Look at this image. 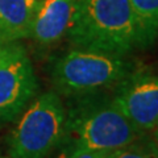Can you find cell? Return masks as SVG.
I'll return each instance as SVG.
<instances>
[{
    "mask_svg": "<svg viewBox=\"0 0 158 158\" xmlns=\"http://www.w3.org/2000/svg\"><path fill=\"white\" fill-rule=\"evenodd\" d=\"M40 0H0V44L28 38Z\"/></svg>",
    "mask_w": 158,
    "mask_h": 158,
    "instance_id": "ba28073f",
    "label": "cell"
},
{
    "mask_svg": "<svg viewBox=\"0 0 158 158\" xmlns=\"http://www.w3.org/2000/svg\"><path fill=\"white\" fill-rule=\"evenodd\" d=\"M37 90V77L27 50L16 42L7 44L0 54V121L19 117Z\"/></svg>",
    "mask_w": 158,
    "mask_h": 158,
    "instance_id": "5b68a950",
    "label": "cell"
},
{
    "mask_svg": "<svg viewBox=\"0 0 158 158\" xmlns=\"http://www.w3.org/2000/svg\"><path fill=\"white\" fill-rule=\"evenodd\" d=\"M112 99L141 135L156 129L158 123V77L133 73L117 86Z\"/></svg>",
    "mask_w": 158,
    "mask_h": 158,
    "instance_id": "8992f818",
    "label": "cell"
},
{
    "mask_svg": "<svg viewBox=\"0 0 158 158\" xmlns=\"http://www.w3.org/2000/svg\"><path fill=\"white\" fill-rule=\"evenodd\" d=\"M66 108L58 94L38 95L21 112L8 136L11 158H48L63 141Z\"/></svg>",
    "mask_w": 158,
    "mask_h": 158,
    "instance_id": "277c9868",
    "label": "cell"
},
{
    "mask_svg": "<svg viewBox=\"0 0 158 158\" xmlns=\"http://www.w3.org/2000/svg\"><path fill=\"white\" fill-rule=\"evenodd\" d=\"M156 140H157V144H158V123L156 125Z\"/></svg>",
    "mask_w": 158,
    "mask_h": 158,
    "instance_id": "7c38bea8",
    "label": "cell"
},
{
    "mask_svg": "<svg viewBox=\"0 0 158 158\" xmlns=\"http://www.w3.org/2000/svg\"><path fill=\"white\" fill-rule=\"evenodd\" d=\"M133 74V63L118 54L74 48L52 67L54 87L63 95L83 96L117 87Z\"/></svg>",
    "mask_w": 158,
    "mask_h": 158,
    "instance_id": "3957f363",
    "label": "cell"
},
{
    "mask_svg": "<svg viewBox=\"0 0 158 158\" xmlns=\"http://www.w3.org/2000/svg\"><path fill=\"white\" fill-rule=\"evenodd\" d=\"M110 152H92L81 149H65L57 158H106Z\"/></svg>",
    "mask_w": 158,
    "mask_h": 158,
    "instance_id": "8fae6325",
    "label": "cell"
},
{
    "mask_svg": "<svg viewBox=\"0 0 158 158\" xmlns=\"http://www.w3.org/2000/svg\"><path fill=\"white\" fill-rule=\"evenodd\" d=\"M106 158H158V144L142 136L132 144L110 152Z\"/></svg>",
    "mask_w": 158,
    "mask_h": 158,
    "instance_id": "30bf717a",
    "label": "cell"
},
{
    "mask_svg": "<svg viewBox=\"0 0 158 158\" xmlns=\"http://www.w3.org/2000/svg\"><path fill=\"white\" fill-rule=\"evenodd\" d=\"M99 92L79 96L81 100L66 111V149L112 152L132 144L141 135L123 115L111 98Z\"/></svg>",
    "mask_w": 158,
    "mask_h": 158,
    "instance_id": "6da1fadb",
    "label": "cell"
},
{
    "mask_svg": "<svg viewBox=\"0 0 158 158\" xmlns=\"http://www.w3.org/2000/svg\"><path fill=\"white\" fill-rule=\"evenodd\" d=\"M77 11V0H40L31 37L42 46H50L67 37Z\"/></svg>",
    "mask_w": 158,
    "mask_h": 158,
    "instance_id": "52a82bcc",
    "label": "cell"
},
{
    "mask_svg": "<svg viewBox=\"0 0 158 158\" xmlns=\"http://www.w3.org/2000/svg\"><path fill=\"white\" fill-rule=\"evenodd\" d=\"M67 38L75 48L125 56L136 46L129 0H77Z\"/></svg>",
    "mask_w": 158,
    "mask_h": 158,
    "instance_id": "7a4b0ae2",
    "label": "cell"
},
{
    "mask_svg": "<svg viewBox=\"0 0 158 158\" xmlns=\"http://www.w3.org/2000/svg\"><path fill=\"white\" fill-rule=\"evenodd\" d=\"M136 25V46L150 48L158 38V0H129Z\"/></svg>",
    "mask_w": 158,
    "mask_h": 158,
    "instance_id": "9c48e42d",
    "label": "cell"
},
{
    "mask_svg": "<svg viewBox=\"0 0 158 158\" xmlns=\"http://www.w3.org/2000/svg\"><path fill=\"white\" fill-rule=\"evenodd\" d=\"M6 45H7V44H0V54L3 53V50H4V48H6Z\"/></svg>",
    "mask_w": 158,
    "mask_h": 158,
    "instance_id": "4fadbf2b",
    "label": "cell"
}]
</instances>
